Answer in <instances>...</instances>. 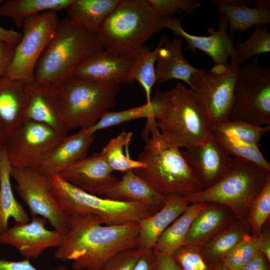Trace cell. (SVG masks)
I'll return each instance as SVG.
<instances>
[{
	"mask_svg": "<svg viewBox=\"0 0 270 270\" xmlns=\"http://www.w3.org/2000/svg\"><path fill=\"white\" fill-rule=\"evenodd\" d=\"M143 248L134 270H158L157 258L154 249Z\"/></svg>",
	"mask_w": 270,
	"mask_h": 270,
	"instance_id": "cell-43",
	"label": "cell"
},
{
	"mask_svg": "<svg viewBox=\"0 0 270 270\" xmlns=\"http://www.w3.org/2000/svg\"><path fill=\"white\" fill-rule=\"evenodd\" d=\"M161 38L156 48H148L134 60L129 73L130 83L137 81L144 90L146 103L152 101V92L156 84L155 65L158 50L162 44Z\"/></svg>",
	"mask_w": 270,
	"mask_h": 270,
	"instance_id": "cell-33",
	"label": "cell"
},
{
	"mask_svg": "<svg viewBox=\"0 0 270 270\" xmlns=\"http://www.w3.org/2000/svg\"><path fill=\"white\" fill-rule=\"evenodd\" d=\"M155 253L158 262V270H181L174 262L172 256L166 255L156 252Z\"/></svg>",
	"mask_w": 270,
	"mask_h": 270,
	"instance_id": "cell-49",
	"label": "cell"
},
{
	"mask_svg": "<svg viewBox=\"0 0 270 270\" xmlns=\"http://www.w3.org/2000/svg\"><path fill=\"white\" fill-rule=\"evenodd\" d=\"M59 21L58 12L52 10L24 20L22 39L15 47L12 60L5 76L26 84L34 82L36 66L54 35Z\"/></svg>",
	"mask_w": 270,
	"mask_h": 270,
	"instance_id": "cell-11",
	"label": "cell"
},
{
	"mask_svg": "<svg viewBox=\"0 0 270 270\" xmlns=\"http://www.w3.org/2000/svg\"><path fill=\"white\" fill-rule=\"evenodd\" d=\"M211 130L212 132L258 144L262 136L270 130V126H262L244 122L228 120L212 126Z\"/></svg>",
	"mask_w": 270,
	"mask_h": 270,
	"instance_id": "cell-37",
	"label": "cell"
},
{
	"mask_svg": "<svg viewBox=\"0 0 270 270\" xmlns=\"http://www.w3.org/2000/svg\"><path fill=\"white\" fill-rule=\"evenodd\" d=\"M46 220L32 216L30 222L16 224L0 234V244L14 248L24 258H36L47 248H58L64 234L46 228Z\"/></svg>",
	"mask_w": 270,
	"mask_h": 270,
	"instance_id": "cell-15",
	"label": "cell"
},
{
	"mask_svg": "<svg viewBox=\"0 0 270 270\" xmlns=\"http://www.w3.org/2000/svg\"><path fill=\"white\" fill-rule=\"evenodd\" d=\"M270 216V174L254 200L248 218L252 235L258 236Z\"/></svg>",
	"mask_w": 270,
	"mask_h": 270,
	"instance_id": "cell-39",
	"label": "cell"
},
{
	"mask_svg": "<svg viewBox=\"0 0 270 270\" xmlns=\"http://www.w3.org/2000/svg\"><path fill=\"white\" fill-rule=\"evenodd\" d=\"M228 120L270 126V68L257 58L240 66Z\"/></svg>",
	"mask_w": 270,
	"mask_h": 270,
	"instance_id": "cell-9",
	"label": "cell"
},
{
	"mask_svg": "<svg viewBox=\"0 0 270 270\" xmlns=\"http://www.w3.org/2000/svg\"><path fill=\"white\" fill-rule=\"evenodd\" d=\"M212 134L223 149L232 157L243 159L270 171V164L265 158L258 144L248 143L222 134Z\"/></svg>",
	"mask_w": 270,
	"mask_h": 270,
	"instance_id": "cell-34",
	"label": "cell"
},
{
	"mask_svg": "<svg viewBox=\"0 0 270 270\" xmlns=\"http://www.w3.org/2000/svg\"><path fill=\"white\" fill-rule=\"evenodd\" d=\"M252 2L249 0L214 1L218 14H224L227 20L230 35L234 36L236 32L242 33L252 26L270 23V0H256L254 8L248 6Z\"/></svg>",
	"mask_w": 270,
	"mask_h": 270,
	"instance_id": "cell-21",
	"label": "cell"
},
{
	"mask_svg": "<svg viewBox=\"0 0 270 270\" xmlns=\"http://www.w3.org/2000/svg\"><path fill=\"white\" fill-rule=\"evenodd\" d=\"M248 223L234 222L200 247V252L210 269L222 263L229 252L248 233Z\"/></svg>",
	"mask_w": 270,
	"mask_h": 270,
	"instance_id": "cell-29",
	"label": "cell"
},
{
	"mask_svg": "<svg viewBox=\"0 0 270 270\" xmlns=\"http://www.w3.org/2000/svg\"><path fill=\"white\" fill-rule=\"evenodd\" d=\"M152 9L162 18H170L175 12L183 10L191 13L201 6L197 0H146Z\"/></svg>",
	"mask_w": 270,
	"mask_h": 270,
	"instance_id": "cell-40",
	"label": "cell"
},
{
	"mask_svg": "<svg viewBox=\"0 0 270 270\" xmlns=\"http://www.w3.org/2000/svg\"><path fill=\"white\" fill-rule=\"evenodd\" d=\"M162 19L146 0H121L98 34L104 49L134 60L148 48L144 42L163 28Z\"/></svg>",
	"mask_w": 270,
	"mask_h": 270,
	"instance_id": "cell-5",
	"label": "cell"
},
{
	"mask_svg": "<svg viewBox=\"0 0 270 270\" xmlns=\"http://www.w3.org/2000/svg\"><path fill=\"white\" fill-rule=\"evenodd\" d=\"M15 47L0 40V79L5 76L12 63Z\"/></svg>",
	"mask_w": 270,
	"mask_h": 270,
	"instance_id": "cell-44",
	"label": "cell"
},
{
	"mask_svg": "<svg viewBox=\"0 0 270 270\" xmlns=\"http://www.w3.org/2000/svg\"><path fill=\"white\" fill-rule=\"evenodd\" d=\"M10 176L15 190L28 206L32 216L44 218L54 230L66 234L69 216L60 208L53 194L49 177L38 170L12 166Z\"/></svg>",
	"mask_w": 270,
	"mask_h": 270,
	"instance_id": "cell-12",
	"label": "cell"
},
{
	"mask_svg": "<svg viewBox=\"0 0 270 270\" xmlns=\"http://www.w3.org/2000/svg\"><path fill=\"white\" fill-rule=\"evenodd\" d=\"M68 216V230L54 256L72 261L73 270H99L114 254L140 247L138 222L109 226L93 214Z\"/></svg>",
	"mask_w": 270,
	"mask_h": 270,
	"instance_id": "cell-1",
	"label": "cell"
},
{
	"mask_svg": "<svg viewBox=\"0 0 270 270\" xmlns=\"http://www.w3.org/2000/svg\"><path fill=\"white\" fill-rule=\"evenodd\" d=\"M11 168L4 146L0 148V234L8 228L10 218L18 224L30 222L28 214L13 194L10 180Z\"/></svg>",
	"mask_w": 270,
	"mask_h": 270,
	"instance_id": "cell-28",
	"label": "cell"
},
{
	"mask_svg": "<svg viewBox=\"0 0 270 270\" xmlns=\"http://www.w3.org/2000/svg\"><path fill=\"white\" fill-rule=\"evenodd\" d=\"M156 112V105L152 100L150 103H146L119 112L108 111L106 112L93 126L88 128L92 134L114 126H117L130 120L154 116Z\"/></svg>",
	"mask_w": 270,
	"mask_h": 270,
	"instance_id": "cell-36",
	"label": "cell"
},
{
	"mask_svg": "<svg viewBox=\"0 0 270 270\" xmlns=\"http://www.w3.org/2000/svg\"><path fill=\"white\" fill-rule=\"evenodd\" d=\"M134 60L114 52L102 49L86 58L72 76L100 83H130L129 73Z\"/></svg>",
	"mask_w": 270,
	"mask_h": 270,
	"instance_id": "cell-18",
	"label": "cell"
},
{
	"mask_svg": "<svg viewBox=\"0 0 270 270\" xmlns=\"http://www.w3.org/2000/svg\"><path fill=\"white\" fill-rule=\"evenodd\" d=\"M56 90L62 122L67 132L95 124L115 105L120 87L72 76Z\"/></svg>",
	"mask_w": 270,
	"mask_h": 270,
	"instance_id": "cell-7",
	"label": "cell"
},
{
	"mask_svg": "<svg viewBox=\"0 0 270 270\" xmlns=\"http://www.w3.org/2000/svg\"><path fill=\"white\" fill-rule=\"evenodd\" d=\"M270 262L260 251L257 255L240 270H270Z\"/></svg>",
	"mask_w": 270,
	"mask_h": 270,
	"instance_id": "cell-46",
	"label": "cell"
},
{
	"mask_svg": "<svg viewBox=\"0 0 270 270\" xmlns=\"http://www.w3.org/2000/svg\"><path fill=\"white\" fill-rule=\"evenodd\" d=\"M259 242L260 251L270 262V232L269 228L262 230L258 236Z\"/></svg>",
	"mask_w": 270,
	"mask_h": 270,
	"instance_id": "cell-47",
	"label": "cell"
},
{
	"mask_svg": "<svg viewBox=\"0 0 270 270\" xmlns=\"http://www.w3.org/2000/svg\"><path fill=\"white\" fill-rule=\"evenodd\" d=\"M142 136L145 146L138 160L146 166L133 171L155 192L164 198L185 197L204 189L180 148L162 134L154 116L146 118Z\"/></svg>",
	"mask_w": 270,
	"mask_h": 270,
	"instance_id": "cell-2",
	"label": "cell"
},
{
	"mask_svg": "<svg viewBox=\"0 0 270 270\" xmlns=\"http://www.w3.org/2000/svg\"><path fill=\"white\" fill-rule=\"evenodd\" d=\"M54 198L68 216L93 214L106 225L139 222L156 212L138 202H121L98 196L76 188L59 175L49 178Z\"/></svg>",
	"mask_w": 270,
	"mask_h": 270,
	"instance_id": "cell-8",
	"label": "cell"
},
{
	"mask_svg": "<svg viewBox=\"0 0 270 270\" xmlns=\"http://www.w3.org/2000/svg\"><path fill=\"white\" fill-rule=\"evenodd\" d=\"M65 136L44 124L26 119L6 136L4 147L12 166L38 170Z\"/></svg>",
	"mask_w": 270,
	"mask_h": 270,
	"instance_id": "cell-13",
	"label": "cell"
},
{
	"mask_svg": "<svg viewBox=\"0 0 270 270\" xmlns=\"http://www.w3.org/2000/svg\"><path fill=\"white\" fill-rule=\"evenodd\" d=\"M6 136L0 131V148L4 146Z\"/></svg>",
	"mask_w": 270,
	"mask_h": 270,
	"instance_id": "cell-50",
	"label": "cell"
},
{
	"mask_svg": "<svg viewBox=\"0 0 270 270\" xmlns=\"http://www.w3.org/2000/svg\"><path fill=\"white\" fill-rule=\"evenodd\" d=\"M152 100L156 105L154 118L160 131L179 148L201 144L212 136L210 124L202 104L182 82L166 91L157 86Z\"/></svg>",
	"mask_w": 270,
	"mask_h": 270,
	"instance_id": "cell-3",
	"label": "cell"
},
{
	"mask_svg": "<svg viewBox=\"0 0 270 270\" xmlns=\"http://www.w3.org/2000/svg\"><path fill=\"white\" fill-rule=\"evenodd\" d=\"M121 0H74L67 10V17L80 30L98 34L101 26Z\"/></svg>",
	"mask_w": 270,
	"mask_h": 270,
	"instance_id": "cell-26",
	"label": "cell"
},
{
	"mask_svg": "<svg viewBox=\"0 0 270 270\" xmlns=\"http://www.w3.org/2000/svg\"><path fill=\"white\" fill-rule=\"evenodd\" d=\"M102 198L121 202H138L156 212L164 205L166 198L152 188L133 170L125 172L122 178Z\"/></svg>",
	"mask_w": 270,
	"mask_h": 270,
	"instance_id": "cell-27",
	"label": "cell"
},
{
	"mask_svg": "<svg viewBox=\"0 0 270 270\" xmlns=\"http://www.w3.org/2000/svg\"><path fill=\"white\" fill-rule=\"evenodd\" d=\"M210 270H229L222 263H221L216 267L210 268Z\"/></svg>",
	"mask_w": 270,
	"mask_h": 270,
	"instance_id": "cell-51",
	"label": "cell"
},
{
	"mask_svg": "<svg viewBox=\"0 0 270 270\" xmlns=\"http://www.w3.org/2000/svg\"><path fill=\"white\" fill-rule=\"evenodd\" d=\"M132 132L122 131L118 136L111 139L100 152L107 164L114 171L126 172L129 170L146 166L144 163L132 159L128 152L132 140Z\"/></svg>",
	"mask_w": 270,
	"mask_h": 270,
	"instance_id": "cell-32",
	"label": "cell"
},
{
	"mask_svg": "<svg viewBox=\"0 0 270 270\" xmlns=\"http://www.w3.org/2000/svg\"><path fill=\"white\" fill-rule=\"evenodd\" d=\"M229 65L199 69L192 75L190 88L202 104L211 127L228 120L240 65L236 56Z\"/></svg>",
	"mask_w": 270,
	"mask_h": 270,
	"instance_id": "cell-10",
	"label": "cell"
},
{
	"mask_svg": "<svg viewBox=\"0 0 270 270\" xmlns=\"http://www.w3.org/2000/svg\"><path fill=\"white\" fill-rule=\"evenodd\" d=\"M158 50L155 65L156 84L158 86L170 80H177L190 85L196 68L186 60L182 52L183 39L176 36L172 40L166 34Z\"/></svg>",
	"mask_w": 270,
	"mask_h": 270,
	"instance_id": "cell-20",
	"label": "cell"
},
{
	"mask_svg": "<svg viewBox=\"0 0 270 270\" xmlns=\"http://www.w3.org/2000/svg\"><path fill=\"white\" fill-rule=\"evenodd\" d=\"M236 58L241 66L252 57L270 52V32L268 24L254 26L250 36L235 46Z\"/></svg>",
	"mask_w": 270,
	"mask_h": 270,
	"instance_id": "cell-35",
	"label": "cell"
},
{
	"mask_svg": "<svg viewBox=\"0 0 270 270\" xmlns=\"http://www.w3.org/2000/svg\"><path fill=\"white\" fill-rule=\"evenodd\" d=\"M270 172L253 162L232 157L230 167L218 181L184 198L189 204L224 206L230 210L235 220L248 223L252 204L262 190Z\"/></svg>",
	"mask_w": 270,
	"mask_h": 270,
	"instance_id": "cell-6",
	"label": "cell"
},
{
	"mask_svg": "<svg viewBox=\"0 0 270 270\" xmlns=\"http://www.w3.org/2000/svg\"><path fill=\"white\" fill-rule=\"evenodd\" d=\"M143 249L140 247L120 251L110 258L99 270H134Z\"/></svg>",
	"mask_w": 270,
	"mask_h": 270,
	"instance_id": "cell-42",
	"label": "cell"
},
{
	"mask_svg": "<svg viewBox=\"0 0 270 270\" xmlns=\"http://www.w3.org/2000/svg\"><path fill=\"white\" fill-rule=\"evenodd\" d=\"M181 152L204 189L218 181L232 161V157L212 134L203 143L185 148Z\"/></svg>",
	"mask_w": 270,
	"mask_h": 270,
	"instance_id": "cell-16",
	"label": "cell"
},
{
	"mask_svg": "<svg viewBox=\"0 0 270 270\" xmlns=\"http://www.w3.org/2000/svg\"><path fill=\"white\" fill-rule=\"evenodd\" d=\"M172 256L181 270H210L200 248L184 245L178 249Z\"/></svg>",
	"mask_w": 270,
	"mask_h": 270,
	"instance_id": "cell-41",
	"label": "cell"
},
{
	"mask_svg": "<svg viewBox=\"0 0 270 270\" xmlns=\"http://www.w3.org/2000/svg\"><path fill=\"white\" fill-rule=\"evenodd\" d=\"M27 84L4 76L0 79V131L6 136L26 118Z\"/></svg>",
	"mask_w": 270,
	"mask_h": 270,
	"instance_id": "cell-22",
	"label": "cell"
},
{
	"mask_svg": "<svg viewBox=\"0 0 270 270\" xmlns=\"http://www.w3.org/2000/svg\"><path fill=\"white\" fill-rule=\"evenodd\" d=\"M0 270H39L33 266L28 259L20 261H10L0 258ZM48 270H74L64 266Z\"/></svg>",
	"mask_w": 270,
	"mask_h": 270,
	"instance_id": "cell-45",
	"label": "cell"
},
{
	"mask_svg": "<svg viewBox=\"0 0 270 270\" xmlns=\"http://www.w3.org/2000/svg\"><path fill=\"white\" fill-rule=\"evenodd\" d=\"M22 33L12 29L8 30L0 26V40L14 46H16L20 41Z\"/></svg>",
	"mask_w": 270,
	"mask_h": 270,
	"instance_id": "cell-48",
	"label": "cell"
},
{
	"mask_svg": "<svg viewBox=\"0 0 270 270\" xmlns=\"http://www.w3.org/2000/svg\"><path fill=\"white\" fill-rule=\"evenodd\" d=\"M259 252L258 236L248 233L226 256L222 263L229 270H240Z\"/></svg>",
	"mask_w": 270,
	"mask_h": 270,
	"instance_id": "cell-38",
	"label": "cell"
},
{
	"mask_svg": "<svg viewBox=\"0 0 270 270\" xmlns=\"http://www.w3.org/2000/svg\"><path fill=\"white\" fill-rule=\"evenodd\" d=\"M94 134L88 128L65 136L46 156L38 170L50 177L59 174L72 164L86 158L94 139Z\"/></svg>",
	"mask_w": 270,
	"mask_h": 270,
	"instance_id": "cell-19",
	"label": "cell"
},
{
	"mask_svg": "<svg viewBox=\"0 0 270 270\" xmlns=\"http://www.w3.org/2000/svg\"><path fill=\"white\" fill-rule=\"evenodd\" d=\"M104 48L98 34L80 30L66 16L60 20L54 35L37 62L34 82L57 88L72 76L86 58Z\"/></svg>",
	"mask_w": 270,
	"mask_h": 270,
	"instance_id": "cell-4",
	"label": "cell"
},
{
	"mask_svg": "<svg viewBox=\"0 0 270 270\" xmlns=\"http://www.w3.org/2000/svg\"><path fill=\"white\" fill-rule=\"evenodd\" d=\"M182 17H172L162 19V28H168L176 36L181 37L192 52L200 50L208 56L214 65L228 66V59L236 56L234 36L228 34V25L226 18L218 14V28H212L208 30V36H198L189 34L182 27Z\"/></svg>",
	"mask_w": 270,
	"mask_h": 270,
	"instance_id": "cell-14",
	"label": "cell"
},
{
	"mask_svg": "<svg viewBox=\"0 0 270 270\" xmlns=\"http://www.w3.org/2000/svg\"><path fill=\"white\" fill-rule=\"evenodd\" d=\"M234 220L232 212L226 206L208 204L192 220L184 245L200 247L230 225Z\"/></svg>",
	"mask_w": 270,
	"mask_h": 270,
	"instance_id": "cell-24",
	"label": "cell"
},
{
	"mask_svg": "<svg viewBox=\"0 0 270 270\" xmlns=\"http://www.w3.org/2000/svg\"><path fill=\"white\" fill-rule=\"evenodd\" d=\"M26 118L44 124L66 134L59 110L56 88L34 82L27 84Z\"/></svg>",
	"mask_w": 270,
	"mask_h": 270,
	"instance_id": "cell-23",
	"label": "cell"
},
{
	"mask_svg": "<svg viewBox=\"0 0 270 270\" xmlns=\"http://www.w3.org/2000/svg\"><path fill=\"white\" fill-rule=\"evenodd\" d=\"M208 204H190L188 208L173 222L160 236L153 249L158 253L172 256L184 245L192 220Z\"/></svg>",
	"mask_w": 270,
	"mask_h": 270,
	"instance_id": "cell-31",
	"label": "cell"
},
{
	"mask_svg": "<svg viewBox=\"0 0 270 270\" xmlns=\"http://www.w3.org/2000/svg\"><path fill=\"white\" fill-rule=\"evenodd\" d=\"M58 175L82 190L101 196L110 190L120 180L113 174L100 152L72 164Z\"/></svg>",
	"mask_w": 270,
	"mask_h": 270,
	"instance_id": "cell-17",
	"label": "cell"
},
{
	"mask_svg": "<svg viewBox=\"0 0 270 270\" xmlns=\"http://www.w3.org/2000/svg\"><path fill=\"white\" fill-rule=\"evenodd\" d=\"M190 204L184 197H166L165 203L158 211L138 222L140 247L153 248L163 232Z\"/></svg>",
	"mask_w": 270,
	"mask_h": 270,
	"instance_id": "cell-25",
	"label": "cell"
},
{
	"mask_svg": "<svg viewBox=\"0 0 270 270\" xmlns=\"http://www.w3.org/2000/svg\"><path fill=\"white\" fill-rule=\"evenodd\" d=\"M74 0H0V16L11 18L17 27L26 19L46 11L66 9Z\"/></svg>",
	"mask_w": 270,
	"mask_h": 270,
	"instance_id": "cell-30",
	"label": "cell"
}]
</instances>
